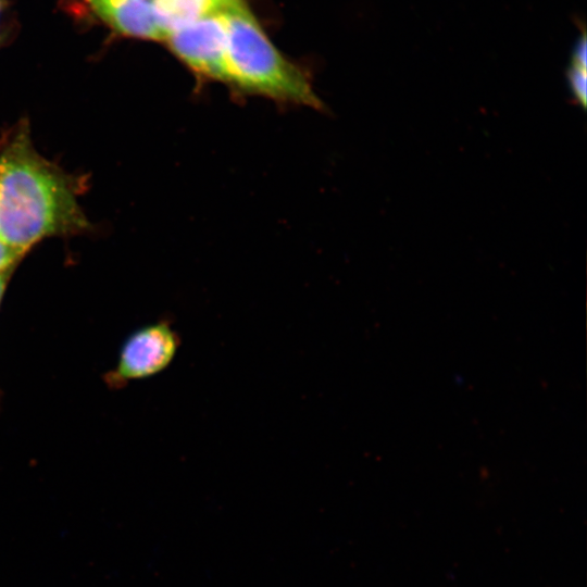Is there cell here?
<instances>
[{"mask_svg": "<svg viewBox=\"0 0 587 587\" xmlns=\"http://www.w3.org/2000/svg\"><path fill=\"white\" fill-rule=\"evenodd\" d=\"M180 345V335L168 319L139 327L123 342L116 365L104 376L107 385L121 388L160 374L174 361Z\"/></svg>", "mask_w": 587, "mask_h": 587, "instance_id": "3", "label": "cell"}, {"mask_svg": "<svg viewBox=\"0 0 587 587\" xmlns=\"http://www.w3.org/2000/svg\"><path fill=\"white\" fill-rule=\"evenodd\" d=\"M567 79L570 83V88L575 97V99L582 103L583 107L586 104L587 99V74L586 67L572 64L567 70Z\"/></svg>", "mask_w": 587, "mask_h": 587, "instance_id": "7", "label": "cell"}, {"mask_svg": "<svg viewBox=\"0 0 587 587\" xmlns=\"http://www.w3.org/2000/svg\"><path fill=\"white\" fill-rule=\"evenodd\" d=\"M96 13L117 33L140 39L165 40L152 0H90Z\"/></svg>", "mask_w": 587, "mask_h": 587, "instance_id": "5", "label": "cell"}, {"mask_svg": "<svg viewBox=\"0 0 587 587\" xmlns=\"http://www.w3.org/2000/svg\"><path fill=\"white\" fill-rule=\"evenodd\" d=\"M87 178L66 172L34 146L26 118L0 136V241L22 255L53 237L92 230L79 197Z\"/></svg>", "mask_w": 587, "mask_h": 587, "instance_id": "1", "label": "cell"}, {"mask_svg": "<svg viewBox=\"0 0 587 587\" xmlns=\"http://www.w3.org/2000/svg\"><path fill=\"white\" fill-rule=\"evenodd\" d=\"M225 14V84L233 91L285 104L323 108L308 75L278 51L243 1Z\"/></svg>", "mask_w": 587, "mask_h": 587, "instance_id": "2", "label": "cell"}, {"mask_svg": "<svg viewBox=\"0 0 587 587\" xmlns=\"http://www.w3.org/2000/svg\"><path fill=\"white\" fill-rule=\"evenodd\" d=\"M571 63L583 67L587 65V46L584 32L573 48Z\"/></svg>", "mask_w": 587, "mask_h": 587, "instance_id": "9", "label": "cell"}, {"mask_svg": "<svg viewBox=\"0 0 587 587\" xmlns=\"http://www.w3.org/2000/svg\"><path fill=\"white\" fill-rule=\"evenodd\" d=\"M15 268L16 266H12L0 271V305Z\"/></svg>", "mask_w": 587, "mask_h": 587, "instance_id": "11", "label": "cell"}, {"mask_svg": "<svg viewBox=\"0 0 587 587\" xmlns=\"http://www.w3.org/2000/svg\"><path fill=\"white\" fill-rule=\"evenodd\" d=\"M227 16L212 14L172 30L168 48L198 78L226 82Z\"/></svg>", "mask_w": 587, "mask_h": 587, "instance_id": "4", "label": "cell"}, {"mask_svg": "<svg viewBox=\"0 0 587 587\" xmlns=\"http://www.w3.org/2000/svg\"><path fill=\"white\" fill-rule=\"evenodd\" d=\"M24 255L17 253L2 241H0V271L17 266Z\"/></svg>", "mask_w": 587, "mask_h": 587, "instance_id": "8", "label": "cell"}, {"mask_svg": "<svg viewBox=\"0 0 587 587\" xmlns=\"http://www.w3.org/2000/svg\"><path fill=\"white\" fill-rule=\"evenodd\" d=\"M8 16V4L5 0H0V47L3 45L7 36H8V28H7V18Z\"/></svg>", "mask_w": 587, "mask_h": 587, "instance_id": "10", "label": "cell"}, {"mask_svg": "<svg viewBox=\"0 0 587 587\" xmlns=\"http://www.w3.org/2000/svg\"><path fill=\"white\" fill-rule=\"evenodd\" d=\"M242 0H152L167 35L190 22L212 14H225Z\"/></svg>", "mask_w": 587, "mask_h": 587, "instance_id": "6", "label": "cell"}]
</instances>
